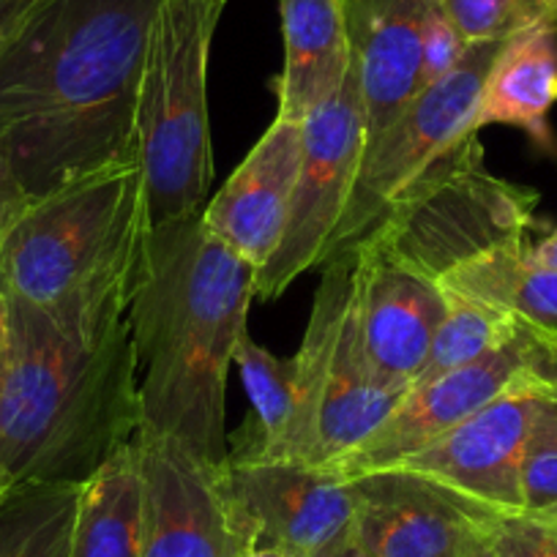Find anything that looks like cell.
Returning a JSON list of instances; mask_svg holds the SVG:
<instances>
[{
  "mask_svg": "<svg viewBox=\"0 0 557 557\" xmlns=\"http://www.w3.org/2000/svg\"><path fill=\"white\" fill-rule=\"evenodd\" d=\"M12 350L0 385V468L14 484H83L143 424L132 325L79 345L9 298Z\"/></svg>",
  "mask_w": 557,
  "mask_h": 557,
  "instance_id": "3",
  "label": "cell"
},
{
  "mask_svg": "<svg viewBox=\"0 0 557 557\" xmlns=\"http://www.w3.org/2000/svg\"><path fill=\"white\" fill-rule=\"evenodd\" d=\"M227 0H162L137 94V162L151 227L200 216L213 178L208 63Z\"/></svg>",
  "mask_w": 557,
  "mask_h": 557,
  "instance_id": "5",
  "label": "cell"
},
{
  "mask_svg": "<svg viewBox=\"0 0 557 557\" xmlns=\"http://www.w3.org/2000/svg\"><path fill=\"white\" fill-rule=\"evenodd\" d=\"M465 557H495V555H492L490 544H486V535H484V539L479 541V544L470 546V549L465 552Z\"/></svg>",
  "mask_w": 557,
  "mask_h": 557,
  "instance_id": "36",
  "label": "cell"
},
{
  "mask_svg": "<svg viewBox=\"0 0 557 557\" xmlns=\"http://www.w3.org/2000/svg\"><path fill=\"white\" fill-rule=\"evenodd\" d=\"M30 200H34V197L23 189V184L17 181L14 170L9 168L7 157L0 153V240L9 233V227L17 222V216L25 211V206H28Z\"/></svg>",
  "mask_w": 557,
  "mask_h": 557,
  "instance_id": "30",
  "label": "cell"
},
{
  "mask_svg": "<svg viewBox=\"0 0 557 557\" xmlns=\"http://www.w3.org/2000/svg\"><path fill=\"white\" fill-rule=\"evenodd\" d=\"M468 50L470 45L465 36L451 23L441 0H435L424 20V34H421V90L451 74L468 55Z\"/></svg>",
  "mask_w": 557,
  "mask_h": 557,
  "instance_id": "28",
  "label": "cell"
},
{
  "mask_svg": "<svg viewBox=\"0 0 557 557\" xmlns=\"http://www.w3.org/2000/svg\"><path fill=\"white\" fill-rule=\"evenodd\" d=\"M14 486V481L9 479V473L3 468H0V503H3V497L9 495V490H12Z\"/></svg>",
  "mask_w": 557,
  "mask_h": 557,
  "instance_id": "37",
  "label": "cell"
},
{
  "mask_svg": "<svg viewBox=\"0 0 557 557\" xmlns=\"http://www.w3.org/2000/svg\"><path fill=\"white\" fill-rule=\"evenodd\" d=\"M230 557H244V555H230Z\"/></svg>",
  "mask_w": 557,
  "mask_h": 557,
  "instance_id": "39",
  "label": "cell"
},
{
  "mask_svg": "<svg viewBox=\"0 0 557 557\" xmlns=\"http://www.w3.org/2000/svg\"><path fill=\"white\" fill-rule=\"evenodd\" d=\"M367 143L356 74H347L334 99L304 121V159L293 189L285 233L271 260L255 276V301L285 296L296 278L323 265L350 200Z\"/></svg>",
  "mask_w": 557,
  "mask_h": 557,
  "instance_id": "9",
  "label": "cell"
},
{
  "mask_svg": "<svg viewBox=\"0 0 557 557\" xmlns=\"http://www.w3.org/2000/svg\"><path fill=\"white\" fill-rule=\"evenodd\" d=\"M446 320L437 329L430 358H426L424 369L416 377V383H426V380L441 377V374L451 372V369L479 361L486 352L506 345L519 329V323H513L506 314L492 312V309L468 301V298L457 296V293L446 290Z\"/></svg>",
  "mask_w": 557,
  "mask_h": 557,
  "instance_id": "24",
  "label": "cell"
},
{
  "mask_svg": "<svg viewBox=\"0 0 557 557\" xmlns=\"http://www.w3.org/2000/svg\"><path fill=\"white\" fill-rule=\"evenodd\" d=\"M257 268L200 216L151 230L128 307L137 352L139 430L178 441L211 468L230 459L224 391L246 334Z\"/></svg>",
  "mask_w": 557,
  "mask_h": 557,
  "instance_id": "2",
  "label": "cell"
},
{
  "mask_svg": "<svg viewBox=\"0 0 557 557\" xmlns=\"http://www.w3.org/2000/svg\"><path fill=\"white\" fill-rule=\"evenodd\" d=\"M233 363L244 380L260 435H251L244 448L230 454V459H262L273 451L290 426L293 407H296V358L273 356L246 331L235 347Z\"/></svg>",
  "mask_w": 557,
  "mask_h": 557,
  "instance_id": "23",
  "label": "cell"
},
{
  "mask_svg": "<svg viewBox=\"0 0 557 557\" xmlns=\"http://www.w3.org/2000/svg\"><path fill=\"white\" fill-rule=\"evenodd\" d=\"M162 0H47L0 55V153L30 197L137 159V94Z\"/></svg>",
  "mask_w": 557,
  "mask_h": 557,
  "instance_id": "1",
  "label": "cell"
},
{
  "mask_svg": "<svg viewBox=\"0 0 557 557\" xmlns=\"http://www.w3.org/2000/svg\"><path fill=\"white\" fill-rule=\"evenodd\" d=\"M448 293L481 304L535 336H557V273L530 255V238L511 240L441 278Z\"/></svg>",
  "mask_w": 557,
  "mask_h": 557,
  "instance_id": "20",
  "label": "cell"
},
{
  "mask_svg": "<svg viewBox=\"0 0 557 557\" xmlns=\"http://www.w3.org/2000/svg\"><path fill=\"white\" fill-rule=\"evenodd\" d=\"M552 23L557 25V0H552Z\"/></svg>",
  "mask_w": 557,
  "mask_h": 557,
  "instance_id": "38",
  "label": "cell"
},
{
  "mask_svg": "<svg viewBox=\"0 0 557 557\" xmlns=\"http://www.w3.org/2000/svg\"><path fill=\"white\" fill-rule=\"evenodd\" d=\"M325 557H372V555H369L367 549H361V546H358V541L352 539L350 544L339 546V549L331 552V555H325Z\"/></svg>",
  "mask_w": 557,
  "mask_h": 557,
  "instance_id": "35",
  "label": "cell"
},
{
  "mask_svg": "<svg viewBox=\"0 0 557 557\" xmlns=\"http://www.w3.org/2000/svg\"><path fill=\"white\" fill-rule=\"evenodd\" d=\"M301 159L304 123L273 117L238 170L200 213L208 233L257 271L271 260L285 233Z\"/></svg>",
  "mask_w": 557,
  "mask_h": 557,
  "instance_id": "16",
  "label": "cell"
},
{
  "mask_svg": "<svg viewBox=\"0 0 557 557\" xmlns=\"http://www.w3.org/2000/svg\"><path fill=\"white\" fill-rule=\"evenodd\" d=\"M530 255H533V260L539 262V265L557 273V227L549 230L541 240L530 244Z\"/></svg>",
  "mask_w": 557,
  "mask_h": 557,
  "instance_id": "33",
  "label": "cell"
},
{
  "mask_svg": "<svg viewBox=\"0 0 557 557\" xmlns=\"http://www.w3.org/2000/svg\"><path fill=\"white\" fill-rule=\"evenodd\" d=\"M500 47L503 41L470 45L468 55L451 74L421 90L374 143L363 146L350 200L323 265L350 257L410 189L446 162L465 139L479 134L475 115L481 90Z\"/></svg>",
  "mask_w": 557,
  "mask_h": 557,
  "instance_id": "8",
  "label": "cell"
},
{
  "mask_svg": "<svg viewBox=\"0 0 557 557\" xmlns=\"http://www.w3.org/2000/svg\"><path fill=\"white\" fill-rule=\"evenodd\" d=\"M352 533L372 557H465L495 511L401 468L347 479Z\"/></svg>",
  "mask_w": 557,
  "mask_h": 557,
  "instance_id": "11",
  "label": "cell"
},
{
  "mask_svg": "<svg viewBox=\"0 0 557 557\" xmlns=\"http://www.w3.org/2000/svg\"><path fill=\"white\" fill-rule=\"evenodd\" d=\"M539 383L524 372L465 424L391 468L437 481L492 511L522 508V457Z\"/></svg>",
  "mask_w": 557,
  "mask_h": 557,
  "instance_id": "14",
  "label": "cell"
},
{
  "mask_svg": "<svg viewBox=\"0 0 557 557\" xmlns=\"http://www.w3.org/2000/svg\"><path fill=\"white\" fill-rule=\"evenodd\" d=\"M539 195L484 168L479 134L437 164L363 244L441 282L465 262L528 238Z\"/></svg>",
  "mask_w": 557,
  "mask_h": 557,
  "instance_id": "7",
  "label": "cell"
},
{
  "mask_svg": "<svg viewBox=\"0 0 557 557\" xmlns=\"http://www.w3.org/2000/svg\"><path fill=\"white\" fill-rule=\"evenodd\" d=\"M219 490L246 544H268L290 557H325L356 539L352 495L325 468L265 459H227Z\"/></svg>",
  "mask_w": 557,
  "mask_h": 557,
  "instance_id": "10",
  "label": "cell"
},
{
  "mask_svg": "<svg viewBox=\"0 0 557 557\" xmlns=\"http://www.w3.org/2000/svg\"><path fill=\"white\" fill-rule=\"evenodd\" d=\"M296 358V407L282 441L265 462L329 468L361 446L405 388L374 377L356 323L352 255L325 262L307 334Z\"/></svg>",
  "mask_w": 557,
  "mask_h": 557,
  "instance_id": "6",
  "label": "cell"
},
{
  "mask_svg": "<svg viewBox=\"0 0 557 557\" xmlns=\"http://www.w3.org/2000/svg\"><path fill=\"white\" fill-rule=\"evenodd\" d=\"M244 557H290L287 552L276 549V546H268V544H251L249 549L244 552Z\"/></svg>",
  "mask_w": 557,
  "mask_h": 557,
  "instance_id": "34",
  "label": "cell"
},
{
  "mask_svg": "<svg viewBox=\"0 0 557 557\" xmlns=\"http://www.w3.org/2000/svg\"><path fill=\"white\" fill-rule=\"evenodd\" d=\"M134 446L146 497L139 557H230L249 549L219 490V468L173 437L139 430Z\"/></svg>",
  "mask_w": 557,
  "mask_h": 557,
  "instance_id": "13",
  "label": "cell"
},
{
  "mask_svg": "<svg viewBox=\"0 0 557 557\" xmlns=\"http://www.w3.org/2000/svg\"><path fill=\"white\" fill-rule=\"evenodd\" d=\"M356 323L374 377L410 388L448 312L441 282L361 244L352 251Z\"/></svg>",
  "mask_w": 557,
  "mask_h": 557,
  "instance_id": "15",
  "label": "cell"
},
{
  "mask_svg": "<svg viewBox=\"0 0 557 557\" xmlns=\"http://www.w3.org/2000/svg\"><path fill=\"white\" fill-rule=\"evenodd\" d=\"M557 104V28L539 23L503 41L481 90L475 128L513 126L544 151L555 148L549 112Z\"/></svg>",
  "mask_w": 557,
  "mask_h": 557,
  "instance_id": "19",
  "label": "cell"
},
{
  "mask_svg": "<svg viewBox=\"0 0 557 557\" xmlns=\"http://www.w3.org/2000/svg\"><path fill=\"white\" fill-rule=\"evenodd\" d=\"M435 0H342L350 69L374 143L421 94V34Z\"/></svg>",
  "mask_w": 557,
  "mask_h": 557,
  "instance_id": "17",
  "label": "cell"
},
{
  "mask_svg": "<svg viewBox=\"0 0 557 557\" xmlns=\"http://www.w3.org/2000/svg\"><path fill=\"white\" fill-rule=\"evenodd\" d=\"M285 69L276 85V117L304 123L318 107L334 99L350 74L342 0H278Z\"/></svg>",
  "mask_w": 557,
  "mask_h": 557,
  "instance_id": "18",
  "label": "cell"
},
{
  "mask_svg": "<svg viewBox=\"0 0 557 557\" xmlns=\"http://www.w3.org/2000/svg\"><path fill=\"white\" fill-rule=\"evenodd\" d=\"M47 0H0V55L14 45Z\"/></svg>",
  "mask_w": 557,
  "mask_h": 557,
  "instance_id": "31",
  "label": "cell"
},
{
  "mask_svg": "<svg viewBox=\"0 0 557 557\" xmlns=\"http://www.w3.org/2000/svg\"><path fill=\"white\" fill-rule=\"evenodd\" d=\"M79 486L14 484L0 503V557H69Z\"/></svg>",
  "mask_w": 557,
  "mask_h": 557,
  "instance_id": "22",
  "label": "cell"
},
{
  "mask_svg": "<svg viewBox=\"0 0 557 557\" xmlns=\"http://www.w3.org/2000/svg\"><path fill=\"white\" fill-rule=\"evenodd\" d=\"M9 350H12V309H9V298L0 293V385L7 374Z\"/></svg>",
  "mask_w": 557,
  "mask_h": 557,
  "instance_id": "32",
  "label": "cell"
},
{
  "mask_svg": "<svg viewBox=\"0 0 557 557\" xmlns=\"http://www.w3.org/2000/svg\"><path fill=\"white\" fill-rule=\"evenodd\" d=\"M143 524L146 497L132 441L79 486L69 557H139Z\"/></svg>",
  "mask_w": 557,
  "mask_h": 557,
  "instance_id": "21",
  "label": "cell"
},
{
  "mask_svg": "<svg viewBox=\"0 0 557 557\" xmlns=\"http://www.w3.org/2000/svg\"><path fill=\"white\" fill-rule=\"evenodd\" d=\"M137 159L34 197L0 240V293L39 309L79 345L128 320L151 235Z\"/></svg>",
  "mask_w": 557,
  "mask_h": 557,
  "instance_id": "4",
  "label": "cell"
},
{
  "mask_svg": "<svg viewBox=\"0 0 557 557\" xmlns=\"http://www.w3.org/2000/svg\"><path fill=\"white\" fill-rule=\"evenodd\" d=\"M528 374L541 391L557 396V336L546 339L528 331Z\"/></svg>",
  "mask_w": 557,
  "mask_h": 557,
  "instance_id": "29",
  "label": "cell"
},
{
  "mask_svg": "<svg viewBox=\"0 0 557 557\" xmlns=\"http://www.w3.org/2000/svg\"><path fill=\"white\" fill-rule=\"evenodd\" d=\"M441 3L468 45L506 41L519 30L552 23V0H441Z\"/></svg>",
  "mask_w": 557,
  "mask_h": 557,
  "instance_id": "26",
  "label": "cell"
},
{
  "mask_svg": "<svg viewBox=\"0 0 557 557\" xmlns=\"http://www.w3.org/2000/svg\"><path fill=\"white\" fill-rule=\"evenodd\" d=\"M522 508L557 513V396L541 388L524 443Z\"/></svg>",
  "mask_w": 557,
  "mask_h": 557,
  "instance_id": "25",
  "label": "cell"
},
{
  "mask_svg": "<svg viewBox=\"0 0 557 557\" xmlns=\"http://www.w3.org/2000/svg\"><path fill=\"white\" fill-rule=\"evenodd\" d=\"M524 367H528V331L519 325L506 345L486 352L479 361L451 369L426 383L410 385L383 424L361 446L331 462L325 470L347 481L361 473L391 468L412 454L424 451L426 446L465 424L481 407L506 394Z\"/></svg>",
  "mask_w": 557,
  "mask_h": 557,
  "instance_id": "12",
  "label": "cell"
},
{
  "mask_svg": "<svg viewBox=\"0 0 557 557\" xmlns=\"http://www.w3.org/2000/svg\"><path fill=\"white\" fill-rule=\"evenodd\" d=\"M484 535L495 557H557V513L495 511Z\"/></svg>",
  "mask_w": 557,
  "mask_h": 557,
  "instance_id": "27",
  "label": "cell"
}]
</instances>
